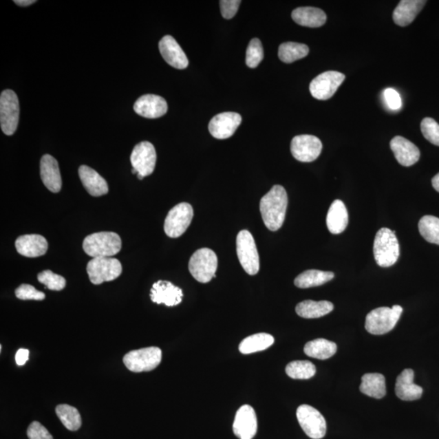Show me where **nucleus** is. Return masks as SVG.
Wrapping results in <instances>:
<instances>
[{
  "label": "nucleus",
  "instance_id": "4468645a",
  "mask_svg": "<svg viewBox=\"0 0 439 439\" xmlns=\"http://www.w3.org/2000/svg\"><path fill=\"white\" fill-rule=\"evenodd\" d=\"M131 161L133 169L143 178L154 172L156 163V152L150 142L138 143L132 151Z\"/></svg>",
  "mask_w": 439,
  "mask_h": 439
},
{
  "label": "nucleus",
  "instance_id": "e433bc0d",
  "mask_svg": "<svg viewBox=\"0 0 439 439\" xmlns=\"http://www.w3.org/2000/svg\"><path fill=\"white\" fill-rule=\"evenodd\" d=\"M264 59V49L261 40H250L246 54V64L249 68L255 69Z\"/></svg>",
  "mask_w": 439,
  "mask_h": 439
},
{
  "label": "nucleus",
  "instance_id": "b1692460",
  "mask_svg": "<svg viewBox=\"0 0 439 439\" xmlns=\"http://www.w3.org/2000/svg\"><path fill=\"white\" fill-rule=\"evenodd\" d=\"M78 174L83 184L92 196L98 197L107 194L109 186L105 179L100 175L96 170L87 165H82L78 169Z\"/></svg>",
  "mask_w": 439,
  "mask_h": 439
},
{
  "label": "nucleus",
  "instance_id": "4c0bfd02",
  "mask_svg": "<svg viewBox=\"0 0 439 439\" xmlns=\"http://www.w3.org/2000/svg\"><path fill=\"white\" fill-rule=\"evenodd\" d=\"M38 280L40 283L46 286V288L51 290H62L66 286L65 277L56 275L51 270H45L39 273Z\"/></svg>",
  "mask_w": 439,
  "mask_h": 439
},
{
  "label": "nucleus",
  "instance_id": "5701e85b",
  "mask_svg": "<svg viewBox=\"0 0 439 439\" xmlns=\"http://www.w3.org/2000/svg\"><path fill=\"white\" fill-rule=\"evenodd\" d=\"M414 371L406 369L398 376L396 383V396L402 400H418L422 396L423 389L414 383Z\"/></svg>",
  "mask_w": 439,
  "mask_h": 439
},
{
  "label": "nucleus",
  "instance_id": "1a4fd4ad",
  "mask_svg": "<svg viewBox=\"0 0 439 439\" xmlns=\"http://www.w3.org/2000/svg\"><path fill=\"white\" fill-rule=\"evenodd\" d=\"M19 115V100L16 93L12 89H6L0 96V125L6 136H12L16 132Z\"/></svg>",
  "mask_w": 439,
  "mask_h": 439
},
{
  "label": "nucleus",
  "instance_id": "f3484780",
  "mask_svg": "<svg viewBox=\"0 0 439 439\" xmlns=\"http://www.w3.org/2000/svg\"><path fill=\"white\" fill-rule=\"evenodd\" d=\"M182 297V289L168 281H156L151 290V301L158 304L164 303L168 307L178 306Z\"/></svg>",
  "mask_w": 439,
  "mask_h": 439
},
{
  "label": "nucleus",
  "instance_id": "6e6552de",
  "mask_svg": "<svg viewBox=\"0 0 439 439\" xmlns=\"http://www.w3.org/2000/svg\"><path fill=\"white\" fill-rule=\"evenodd\" d=\"M237 254L241 266L249 275L259 270V258L253 236L248 231H242L237 236Z\"/></svg>",
  "mask_w": 439,
  "mask_h": 439
},
{
  "label": "nucleus",
  "instance_id": "49530a36",
  "mask_svg": "<svg viewBox=\"0 0 439 439\" xmlns=\"http://www.w3.org/2000/svg\"><path fill=\"white\" fill-rule=\"evenodd\" d=\"M432 185L434 189L439 192V173L432 179Z\"/></svg>",
  "mask_w": 439,
  "mask_h": 439
},
{
  "label": "nucleus",
  "instance_id": "f704fd0d",
  "mask_svg": "<svg viewBox=\"0 0 439 439\" xmlns=\"http://www.w3.org/2000/svg\"><path fill=\"white\" fill-rule=\"evenodd\" d=\"M316 367L308 361H295L289 363L286 373L293 379H309L316 374Z\"/></svg>",
  "mask_w": 439,
  "mask_h": 439
},
{
  "label": "nucleus",
  "instance_id": "6ab92c4d",
  "mask_svg": "<svg viewBox=\"0 0 439 439\" xmlns=\"http://www.w3.org/2000/svg\"><path fill=\"white\" fill-rule=\"evenodd\" d=\"M133 110L143 118L155 119L167 114L168 105L164 98L156 95H144L138 98Z\"/></svg>",
  "mask_w": 439,
  "mask_h": 439
},
{
  "label": "nucleus",
  "instance_id": "a19ab883",
  "mask_svg": "<svg viewBox=\"0 0 439 439\" xmlns=\"http://www.w3.org/2000/svg\"><path fill=\"white\" fill-rule=\"evenodd\" d=\"M27 436L29 439H53L47 429L38 422H34L30 425L27 429Z\"/></svg>",
  "mask_w": 439,
  "mask_h": 439
},
{
  "label": "nucleus",
  "instance_id": "ddd939ff",
  "mask_svg": "<svg viewBox=\"0 0 439 439\" xmlns=\"http://www.w3.org/2000/svg\"><path fill=\"white\" fill-rule=\"evenodd\" d=\"M291 153L301 162H312L321 153L322 143L316 136L303 134L295 136L290 144Z\"/></svg>",
  "mask_w": 439,
  "mask_h": 439
},
{
  "label": "nucleus",
  "instance_id": "72a5a7b5",
  "mask_svg": "<svg viewBox=\"0 0 439 439\" xmlns=\"http://www.w3.org/2000/svg\"><path fill=\"white\" fill-rule=\"evenodd\" d=\"M56 413L69 431H77L82 427V418L76 407L69 405H60L56 407Z\"/></svg>",
  "mask_w": 439,
  "mask_h": 439
},
{
  "label": "nucleus",
  "instance_id": "37998d69",
  "mask_svg": "<svg viewBox=\"0 0 439 439\" xmlns=\"http://www.w3.org/2000/svg\"><path fill=\"white\" fill-rule=\"evenodd\" d=\"M385 100L392 110H398L402 107V100L400 94L392 88H387L384 91Z\"/></svg>",
  "mask_w": 439,
  "mask_h": 439
},
{
  "label": "nucleus",
  "instance_id": "39448f33",
  "mask_svg": "<svg viewBox=\"0 0 439 439\" xmlns=\"http://www.w3.org/2000/svg\"><path fill=\"white\" fill-rule=\"evenodd\" d=\"M218 261L216 253L209 248H201L192 255L189 270L194 279L201 283H208L216 277Z\"/></svg>",
  "mask_w": 439,
  "mask_h": 439
},
{
  "label": "nucleus",
  "instance_id": "c756f323",
  "mask_svg": "<svg viewBox=\"0 0 439 439\" xmlns=\"http://www.w3.org/2000/svg\"><path fill=\"white\" fill-rule=\"evenodd\" d=\"M334 277L332 272H325L321 270H307L300 275L295 279V285L299 288L307 289L315 288L326 283Z\"/></svg>",
  "mask_w": 439,
  "mask_h": 439
},
{
  "label": "nucleus",
  "instance_id": "a18cd8bd",
  "mask_svg": "<svg viewBox=\"0 0 439 439\" xmlns=\"http://www.w3.org/2000/svg\"><path fill=\"white\" fill-rule=\"evenodd\" d=\"M36 1L34 0H15L14 3L18 6L21 7H26L30 6L31 4L34 3Z\"/></svg>",
  "mask_w": 439,
  "mask_h": 439
},
{
  "label": "nucleus",
  "instance_id": "9b49d317",
  "mask_svg": "<svg viewBox=\"0 0 439 439\" xmlns=\"http://www.w3.org/2000/svg\"><path fill=\"white\" fill-rule=\"evenodd\" d=\"M297 419L300 427L309 438L321 439L326 433V422L319 411L312 406L303 405L298 407Z\"/></svg>",
  "mask_w": 439,
  "mask_h": 439
},
{
  "label": "nucleus",
  "instance_id": "c03bdc74",
  "mask_svg": "<svg viewBox=\"0 0 439 439\" xmlns=\"http://www.w3.org/2000/svg\"><path fill=\"white\" fill-rule=\"evenodd\" d=\"M30 356V351L27 349H19L16 354V362L17 365H25V363L28 361Z\"/></svg>",
  "mask_w": 439,
  "mask_h": 439
},
{
  "label": "nucleus",
  "instance_id": "dca6fc26",
  "mask_svg": "<svg viewBox=\"0 0 439 439\" xmlns=\"http://www.w3.org/2000/svg\"><path fill=\"white\" fill-rule=\"evenodd\" d=\"M242 122V116L236 113H222L210 120L208 129L217 140H226L233 136Z\"/></svg>",
  "mask_w": 439,
  "mask_h": 439
},
{
  "label": "nucleus",
  "instance_id": "2eb2a0df",
  "mask_svg": "<svg viewBox=\"0 0 439 439\" xmlns=\"http://www.w3.org/2000/svg\"><path fill=\"white\" fill-rule=\"evenodd\" d=\"M257 418L253 407L244 405L237 411L233 431L239 439H253L257 432Z\"/></svg>",
  "mask_w": 439,
  "mask_h": 439
},
{
  "label": "nucleus",
  "instance_id": "de8ad7c7",
  "mask_svg": "<svg viewBox=\"0 0 439 439\" xmlns=\"http://www.w3.org/2000/svg\"><path fill=\"white\" fill-rule=\"evenodd\" d=\"M138 178L140 179V180H142L143 177L140 175V174H138Z\"/></svg>",
  "mask_w": 439,
  "mask_h": 439
},
{
  "label": "nucleus",
  "instance_id": "423d86ee",
  "mask_svg": "<svg viewBox=\"0 0 439 439\" xmlns=\"http://www.w3.org/2000/svg\"><path fill=\"white\" fill-rule=\"evenodd\" d=\"M162 352L159 347H150L129 352L123 358V362L129 370L133 373H142L153 370L160 364Z\"/></svg>",
  "mask_w": 439,
  "mask_h": 439
},
{
  "label": "nucleus",
  "instance_id": "cd10ccee",
  "mask_svg": "<svg viewBox=\"0 0 439 439\" xmlns=\"http://www.w3.org/2000/svg\"><path fill=\"white\" fill-rule=\"evenodd\" d=\"M334 310V304L329 301L306 300L299 303L295 308L297 314L306 319H313L329 314Z\"/></svg>",
  "mask_w": 439,
  "mask_h": 439
},
{
  "label": "nucleus",
  "instance_id": "4be33fe9",
  "mask_svg": "<svg viewBox=\"0 0 439 439\" xmlns=\"http://www.w3.org/2000/svg\"><path fill=\"white\" fill-rule=\"evenodd\" d=\"M16 248L18 253L23 257L34 258L46 254L48 244L44 237L39 235H25L16 240Z\"/></svg>",
  "mask_w": 439,
  "mask_h": 439
},
{
  "label": "nucleus",
  "instance_id": "0eeeda50",
  "mask_svg": "<svg viewBox=\"0 0 439 439\" xmlns=\"http://www.w3.org/2000/svg\"><path fill=\"white\" fill-rule=\"evenodd\" d=\"M87 270L89 281L95 285L114 281L122 275V264L115 258H93L87 264Z\"/></svg>",
  "mask_w": 439,
  "mask_h": 439
},
{
  "label": "nucleus",
  "instance_id": "a878e982",
  "mask_svg": "<svg viewBox=\"0 0 439 439\" xmlns=\"http://www.w3.org/2000/svg\"><path fill=\"white\" fill-rule=\"evenodd\" d=\"M326 225L333 235L341 234L348 225V213L343 201L336 200L330 208L326 217Z\"/></svg>",
  "mask_w": 439,
  "mask_h": 439
},
{
  "label": "nucleus",
  "instance_id": "473e14b6",
  "mask_svg": "<svg viewBox=\"0 0 439 439\" xmlns=\"http://www.w3.org/2000/svg\"><path fill=\"white\" fill-rule=\"evenodd\" d=\"M308 53L309 48L307 45L294 42L282 43L279 49V59L286 64L303 59Z\"/></svg>",
  "mask_w": 439,
  "mask_h": 439
},
{
  "label": "nucleus",
  "instance_id": "aec40b11",
  "mask_svg": "<svg viewBox=\"0 0 439 439\" xmlns=\"http://www.w3.org/2000/svg\"><path fill=\"white\" fill-rule=\"evenodd\" d=\"M389 145L398 162L403 167H411L420 159V152L418 147L404 137L394 138Z\"/></svg>",
  "mask_w": 439,
  "mask_h": 439
},
{
  "label": "nucleus",
  "instance_id": "a211bd4d",
  "mask_svg": "<svg viewBox=\"0 0 439 439\" xmlns=\"http://www.w3.org/2000/svg\"><path fill=\"white\" fill-rule=\"evenodd\" d=\"M159 49L161 56L169 65L178 69H186L189 65L186 55L172 36L167 35L160 40Z\"/></svg>",
  "mask_w": 439,
  "mask_h": 439
},
{
  "label": "nucleus",
  "instance_id": "f03ea898",
  "mask_svg": "<svg viewBox=\"0 0 439 439\" xmlns=\"http://www.w3.org/2000/svg\"><path fill=\"white\" fill-rule=\"evenodd\" d=\"M83 246L93 258L111 257L122 249V239L114 232H98L86 237Z\"/></svg>",
  "mask_w": 439,
  "mask_h": 439
},
{
  "label": "nucleus",
  "instance_id": "79ce46f5",
  "mask_svg": "<svg viewBox=\"0 0 439 439\" xmlns=\"http://www.w3.org/2000/svg\"><path fill=\"white\" fill-rule=\"evenodd\" d=\"M240 0H222L220 1L222 15L225 19H231L239 10Z\"/></svg>",
  "mask_w": 439,
  "mask_h": 439
},
{
  "label": "nucleus",
  "instance_id": "412c9836",
  "mask_svg": "<svg viewBox=\"0 0 439 439\" xmlns=\"http://www.w3.org/2000/svg\"><path fill=\"white\" fill-rule=\"evenodd\" d=\"M40 174L45 186L53 193L61 190L62 179L57 160L50 155H44L40 161Z\"/></svg>",
  "mask_w": 439,
  "mask_h": 439
},
{
  "label": "nucleus",
  "instance_id": "f8f14e48",
  "mask_svg": "<svg viewBox=\"0 0 439 439\" xmlns=\"http://www.w3.org/2000/svg\"><path fill=\"white\" fill-rule=\"evenodd\" d=\"M344 80L343 74L337 71H327L312 81L309 89L317 100H327L333 97Z\"/></svg>",
  "mask_w": 439,
  "mask_h": 439
},
{
  "label": "nucleus",
  "instance_id": "58836bf2",
  "mask_svg": "<svg viewBox=\"0 0 439 439\" xmlns=\"http://www.w3.org/2000/svg\"><path fill=\"white\" fill-rule=\"evenodd\" d=\"M423 136L432 144L439 147V125L436 120L425 118L420 123Z\"/></svg>",
  "mask_w": 439,
  "mask_h": 439
},
{
  "label": "nucleus",
  "instance_id": "f257e3e1",
  "mask_svg": "<svg viewBox=\"0 0 439 439\" xmlns=\"http://www.w3.org/2000/svg\"><path fill=\"white\" fill-rule=\"evenodd\" d=\"M288 197L283 186L276 185L263 197L259 210L264 225L271 231H279L283 225Z\"/></svg>",
  "mask_w": 439,
  "mask_h": 439
},
{
  "label": "nucleus",
  "instance_id": "bb28decb",
  "mask_svg": "<svg viewBox=\"0 0 439 439\" xmlns=\"http://www.w3.org/2000/svg\"><path fill=\"white\" fill-rule=\"evenodd\" d=\"M292 19L299 25L318 28L324 25L326 22V14L320 8L303 7L295 9L292 12Z\"/></svg>",
  "mask_w": 439,
  "mask_h": 439
},
{
  "label": "nucleus",
  "instance_id": "c9c22d12",
  "mask_svg": "<svg viewBox=\"0 0 439 439\" xmlns=\"http://www.w3.org/2000/svg\"><path fill=\"white\" fill-rule=\"evenodd\" d=\"M418 228L420 235L429 243L439 245V218L425 216L420 220Z\"/></svg>",
  "mask_w": 439,
  "mask_h": 439
},
{
  "label": "nucleus",
  "instance_id": "7ed1b4c3",
  "mask_svg": "<svg viewBox=\"0 0 439 439\" xmlns=\"http://www.w3.org/2000/svg\"><path fill=\"white\" fill-rule=\"evenodd\" d=\"M376 262L380 267L388 268L394 266L400 257V244L396 231L383 228L376 235L374 244Z\"/></svg>",
  "mask_w": 439,
  "mask_h": 439
},
{
  "label": "nucleus",
  "instance_id": "7c9ffc66",
  "mask_svg": "<svg viewBox=\"0 0 439 439\" xmlns=\"http://www.w3.org/2000/svg\"><path fill=\"white\" fill-rule=\"evenodd\" d=\"M337 345L325 339H317L308 342L304 347V353L312 358L326 360L337 352Z\"/></svg>",
  "mask_w": 439,
  "mask_h": 439
},
{
  "label": "nucleus",
  "instance_id": "ea45409f",
  "mask_svg": "<svg viewBox=\"0 0 439 439\" xmlns=\"http://www.w3.org/2000/svg\"><path fill=\"white\" fill-rule=\"evenodd\" d=\"M17 298L21 300H39L41 301L46 295L42 291L36 290L33 286L22 284L15 291Z\"/></svg>",
  "mask_w": 439,
  "mask_h": 439
},
{
  "label": "nucleus",
  "instance_id": "c85d7f7f",
  "mask_svg": "<svg viewBox=\"0 0 439 439\" xmlns=\"http://www.w3.org/2000/svg\"><path fill=\"white\" fill-rule=\"evenodd\" d=\"M361 381L360 389L365 395L375 398L386 396V379L383 374H367L363 376Z\"/></svg>",
  "mask_w": 439,
  "mask_h": 439
},
{
  "label": "nucleus",
  "instance_id": "2f4dec72",
  "mask_svg": "<svg viewBox=\"0 0 439 439\" xmlns=\"http://www.w3.org/2000/svg\"><path fill=\"white\" fill-rule=\"evenodd\" d=\"M275 343V338L266 333L255 334L249 336L242 341L239 345L241 353L248 355L257 352L266 350Z\"/></svg>",
  "mask_w": 439,
  "mask_h": 439
},
{
  "label": "nucleus",
  "instance_id": "393cba45",
  "mask_svg": "<svg viewBox=\"0 0 439 439\" xmlns=\"http://www.w3.org/2000/svg\"><path fill=\"white\" fill-rule=\"evenodd\" d=\"M427 3L422 0H402L393 12V20L398 25H409Z\"/></svg>",
  "mask_w": 439,
  "mask_h": 439
},
{
  "label": "nucleus",
  "instance_id": "9d476101",
  "mask_svg": "<svg viewBox=\"0 0 439 439\" xmlns=\"http://www.w3.org/2000/svg\"><path fill=\"white\" fill-rule=\"evenodd\" d=\"M193 217V208L190 204L181 203L176 205L170 210L165 218V234L173 239L182 236L191 225Z\"/></svg>",
  "mask_w": 439,
  "mask_h": 439
},
{
  "label": "nucleus",
  "instance_id": "20e7f679",
  "mask_svg": "<svg viewBox=\"0 0 439 439\" xmlns=\"http://www.w3.org/2000/svg\"><path fill=\"white\" fill-rule=\"evenodd\" d=\"M402 312L403 308L400 306L376 308L367 315L365 329L374 335L387 334L395 328Z\"/></svg>",
  "mask_w": 439,
  "mask_h": 439
}]
</instances>
